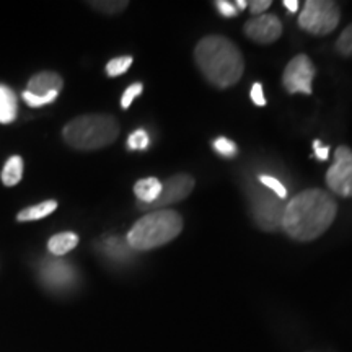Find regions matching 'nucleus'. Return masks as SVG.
<instances>
[{"label": "nucleus", "mask_w": 352, "mask_h": 352, "mask_svg": "<svg viewBox=\"0 0 352 352\" xmlns=\"http://www.w3.org/2000/svg\"><path fill=\"white\" fill-rule=\"evenodd\" d=\"M250 10H252L253 15H261L272 6L271 0H253V2L248 3Z\"/></svg>", "instance_id": "29"}, {"label": "nucleus", "mask_w": 352, "mask_h": 352, "mask_svg": "<svg viewBox=\"0 0 352 352\" xmlns=\"http://www.w3.org/2000/svg\"><path fill=\"white\" fill-rule=\"evenodd\" d=\"M215 7H217V10L222 13L226 19H233V16L239 15V10H236L235 6H233L232 2H227V0H217V2H215Z\"/></svg>", "instance_id": "26"}, {"label": "nucleus", "mask_w": 352, "mask_h": 352, "mask_svg": "<svg viewBox=\"0 0 352 352\" xmlns=\"http://www.w3.org/2000/svg\"><path fill=\"white\" fill-rule=\"evenodd\" d=\"M21 176H23V160L21 157H12L8 158L6 166L2 170V182L6 186H15L20 183Z\"/></svg>", "instance_id": "16"}, {"label": "nucleus", "mask_w": 352, "mask_h": 352, "mask_svg": "<svg viewBox=\"0 0 352 352\" xmlns=\"http://www.w3.org/2000/svg\"><path fill=\"white\" fill-rule=\"evenodd\" d=\"M64 82L56 72H41L30 78L28 90L34 96H46L51 94H59Z\"/></svg>", "instance_id": "11"}, {"label": "nucleus", "mask_w": 352, "mask_h": 352, "mask_svg": "<svg viewBox=\"0 0 352 352\" xmlns=\"http://www.w3.org/2000/svg\"><path fill=\"white\" fill-rule=\"evenodd\" d=\"M245 34L258 44H272L283 34V23L274 15H259L246 21Z\"/></svg>", "instance_id": "10"}, {"label": "nucleus", "mask_w": 352, "mask_h": 352, "mask_svg": "<svg viewBox=\"0 0 352 352\" xmlns=\"http://www.w3.org/2000/svg\"><path fill=\"white\" fill-rule=\"evenodd\" d=\"M78 245V236L74 232H63L57 233V235L51 236L47 241V250L56 256H64L69 252H72L74 248Z\"/></svg>", "instance_id": "14"}, {"label": "nucleus", "mask_w": 352, "mask_h": 352, "mask_svg": "<svg viewBox=\"0 0 352 352\" xmlns=\"http://www.w3.org/2000/svg\"><path fill=\"white\" fill-rule=\"evenodd\" d=\"M151 144V139H148V134L144 129L134 131L127 139V145H129L131 151H145Z\"/></svg>", "instance_id": "21"}, {"label": "nucleus", "mask_w": 352, "mask_h": 352, "mask_svg": "<svg viewBox=\"0 0 352 352\" xmlns=\"http://www.w3.org/2000/svg\"><path fill=\"white\" fill-rule=\"evenodd\" d=\"M90 6L96 8V10L114 15V13H120L124 10V8L129 6V2H126V0H122V2L121 0H113V2H91Z\"/></svg>", "instance_id": "23"}, {"label": "nucleus", "mask_w": 352, "mask_h": 352, "mask_svg": "<svg viewBox=\"0 0 352 352\" xmlns=\"http://www.w3.org/2000/svg\"><path fill=\"white\" fill-rule=\"evenodd\" d=\"M284 7L287 8L290 13H296L298 10V2L297 0H284Z\"/></svg>", "instance_id": "31"}, {"label": "nucleus", "mask_w": 352, "mask_h": 352, "mask_svg": "<svg viewBox=\"0 0 352 352\" xmlns=\"http://www.w3.org/2000/svg\"><path fill=\"white\" fill-rule=\"evenodd\" d=\"M341 20V8L331 0H307L298 16V25L307 33L324 36L338 28Z\"/></svg>", "instance_id": "5"}, {"label": "nucleus", "mask_w": 352, "mask_h": 352, "mask_svg": "<svg viewBox=\"0 0 352 352\" xmlns=\"http://www.w3.org/2000/svg\"><path fill=\"white\" fill-rule=\"evenodd\" d=\"M336 212L338 204L329 192L305 189L285 204L283 230L297 241H314L331 227Z\"/></svg>", "instance_id": "1"}, {"label": "nucleus", "mask_w": 352, "mask_h": 352, "mask_svg": "<svg viewBox=\"0 0 352 352\" xmlns=\"http://www.w3.org/2000/svg\"><path fill=\"white\" fill-rule=\"evenodd\" d=\"M327 184L334 195L352 197V151L346 145L334 152V164L327 173Z\"/></svg>", "instance_id": "7"}, {"label": "nucleus", "mask_w": 352, "mask_h": 352, "mask_svg": "<svg viewBox=\"0 0 352 352\" xmlns=\"http://www.w3.org/2000/svg\"><path fill=\"white\" fill-rule=\"evenodd\" d=\"M195 59L202 76L219 88L235 85L243 76L245 60L235 43L220 34H209L197 43Z\"/></svg>", "instance_id": "2"}, {"label": "nucleus", "mask_w": 352, "mask_h": 352, "mask_svg": "<svg viewBox=\"0 0 352 352\" xmlns=\"http://www.w3.org/2000/svg\"><path fill=\"white\" fill-rule=\"evenodd\" d=\"M285 204L270 189L264 191H254L252 201V212L254 222L261 230L276 232L283 228Z\"/></svg>", "instance_id": "6"}, {"label": "nucleus", "mask_w": 352, "mask_h": 352, "mask_svg": "<svg viewBox=\"0 0 352 352\" xmlns=\"http://www.w3.org/2000/svg\"><path fill=\"white\" fill-rule=\"evenodd\" d=\"M250 96H252L253 103L258 104V107H264L266 104V98H264V94H263V85L261 83H254L252 87V91H250Z\"/></svg>", "instance_id": "28"}, {"label": "nucleus", "mask_w": 352, "mask_h": 352, "mask_svg": "<svg viewBox=\"0 0 352 352\" xmlns=\"http://www.w3.org/2000/svg\"><path fill=\"white\" fill-rule=\"evenodd\" d=\"M46 277L54 284H65L72 279V270H70L69 264L56 261L47 266Z\"/></svg>", "instance_id": "17"}, {"label": "nucleus", "mask_w": 352, "mask_h": 352, "mask_svg": "<svg viewBox=\"0 0 352 352\" xmlns=\"http://www.w3.org/2000/svg\"><path fill=\"white\" fill-rule=\"evenodd\" d=\"M134 192L140 202H144L145 206H151L162 195V182L153 176L139 179L134 186Z\"/></svg>", "instance_id": "12"}, {"label": "nucleus", "mask_w": 352, "mask_h": 352, "mask_svg": "<svg viewBox=\"0 0 352 352\" xmlns=\"http://www.w3.org/2000/svg\"><path fill=\"white\" fill-rule=\"evenodd\" d=\"M214 148H215V152L219 153V155H222V157H235L236 155V152H239V148H236V144L235 142H232L230 139H227V138H217L214 140Z\"/></svg>", "instance_id": "22"}, {"label": "nucleus", "mask_w": 352, "mask_h": 352, "mask_svg": "<svg viewBox=\"0 0 352 352\" xmlns=\"http://www.w3.org/2000/svg\"><path fill=\"white\" fill-rule=\"evenodd\" d=\"M57 95L59 94H51V95H46V96H34L30 94V91H25L23 94V100L26 101V104L32 108H39V107H44V104H50L52 103L57 98Z\"/></svg>", "instance_id": "24"}, {"label": "nucleus", "mask_w": 352, "mask_h": 352, "mask_svg": "<svg viewBox=\"0 0 352 352\" xmlns=\"http://www.w3.org/2000/svg\"><path fill=\"white\" fill-rule=\"evenodd\" d=\"M315 65L305 54L294 57L284 70L283 83L289 94H311V83L315 78Z\"/></svg>", "instance_id": "8"}, {"label": "nucleus", "mask_w": 352, "mask_h": 352, "mask_svg": "<svg viewBox=\"0 0 352 352\" xmlns=\"http://www.w3.org/2000/svg\"><path fill=\"white\" fill-rule=\"evenodd\" d=\"M314 151H315V157L318 158V160H321V162L328 160V157H329L328 145H321L320 140H314Z\"/></svg>", "instance_id": "30"}, {"label": "nucleus", "mask_w": 352, "mask_h": 352, "mask_svg": "<svg viewBox=\"0 0 352 352\" xmlns=\"http://www.w3.org/2000/svg\"><path fill=\"white\" fill-rule=\"evenodd\" d=\"M108 243L111 245V246H114V250H108V253L111 254V256H126L127 254V248H131L129 245H127V241H126V245H122L121 243V240H118V239H111V240H108Z\"/></svg>", "instance_id": "27"}, {"label": "nucleus", "mask_w": 352, "mask_h": 352, "mask_svg": "<svg viewBox=\"0 0 352 352\" xmlns=\"http://www.w3.org/2000/svg\"><path fill=\"white\" fill-rule=\"evenodd\" d=\"M233 6H235L236 10L241 12V10H245L246 7H248V2H245V0H236V2L233 3Z\"/></svg>", "instance_id": "32"}, {"label": "nucleus", "mask_w": 352, "mask_h": 352, "mask_svg": "<svg viewBox=\"0 0 352 352\" xmlns=\"http://www.w3.org/2000/svg\"><path fill=\"white\" fill-rule=\"evenodd\" d=\"M195 178L191 175L179 173L175 176H170L165 183H162V195L151 206H145L148 209L160 210L165 206L176 204V202H182L183 199L191 195L192 189H195Z\"/></svg>", "instance_id": "9"}, {"label": "nucleus", "mask_w": 352, "mask_h": 352, "mask_svg": "<svg viewBox=\"0 0 352 352\" xmlns=\"http://www.w3.org/2000/svg\"><path fill=\"white\" fill-rule=\"evenodd\" d=\"M132 65V57L131 56H122V57H114L107 64V74L109 77H118L127 72Z\"/></svg>", "instance_id": "18"}, {"label": "nucleus", "mask_w": 352, "mask_h": 352, "mask_svg": "<svg viewBox=\"0 0 352 352\" xmlns=\"http://www.w3.org/2000/svg\"><path fill=\"white\" fill-rule=\"evenodd\" d=\"M336 51L344 57H352V23L346 26L344 32L340 34L336 44H334Z\"/></svg>", "instance_id": "19"}, {"label": "nucleus", "mask_w": 352, "mask_h": 352, "mask_svg": "<svg viewBox=\"0 0 352 352\" xmlns=\"http://www.w3.org/2000/svg\"><path fill=\"white\" fill-rule=\"evenodd\" d=\"M57 209V202L56 201H44L39 202L36 206H32V208H26L21 210V212L16 215V219L20 222H30V220H39L47 217V215L54 212Z\"/></svg>", "instance_id": "15"}, {"label": "nucleus", "mask_w": 352, "mask_h": 352, "mask_svg": "<svg viewBox=\"0 0 352 352\" xmlns=\"http://www.w3.org/2000/svg\"><path fill=\"white\" fill-rule=\"evenodd\" d=\"M16 95L12 88L0 85V124H10L16 120Z\"/></svg>", "instance_id": "13"}, {"label": "nucleus", "mask_w": 352, "mask_h": 352, "mask_svg": "<svg viewBox=\"0 0 352 352\" xmlns=\"http://www.w3.org/2000/svg\"><path fill=\"white\" fill-rule=\"evenodd\" d=\"M183 230V217L175 210L160 209L145 214L127 233V245L138 252L158 248L173 241Z\"/></svg>", "instance_id": "3"}, {"label": "nucleus", "mask_w": 352, "mask_h": 352, "mask_svg": "<svg viewBox=\"0 0 352 352\" xmlns=\"http://www.w3.org/2000/svg\"><path fill=\"white\" fill-rule=\"evenodd\" d=\"M64 140L77 151H98L120 135V122L109 114H85L64 127Z\"/></svg>", "instance_id": "4"}, {"label": "nucleus", "mask_w": 352, "mask_h": 352, "mask_svg": "<svg viewBox=\"0 0 352 352\" xmlns=\"http://www.w3.org/2000/svg\"><path fill=\"white\" fill-rule=\"evenodd\" d=\"M142 90H144L142 83H132V85L127 87L124 95H122V98H121V107L124 109L129 108L132 104V101H134L140 94H142Z\"/></svg>", "instance_id": "25"}, {"label": "nucleus", "mask_w": 352, "mask_h": 352, "mask_svg": "<svg viewBox=\"0 0 352 352\" xmlns=\"http://www.w3.org/2000/svg\"><path fill=\"white\" fill-rule=\"evenodd\" d=\"M259 182H261L264 186L270 189L271 192H274V195L279 197V199L284 201L285 197H287V189H285L284 184L280 183L277 178H274V176L261 175V176H259Z\"/></svg>", "instance_id": "20"}]
</instances>
